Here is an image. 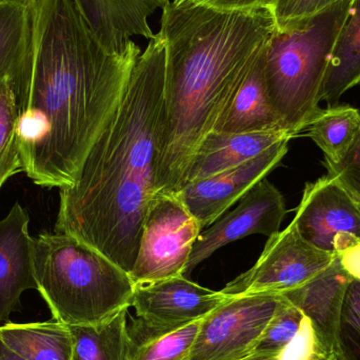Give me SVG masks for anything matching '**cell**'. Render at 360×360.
Wrapping results in <instances>:
<instances>
[{
  "mask_svg": "<svg viewBox=\"0 0 360 360\" xmlns=\"http://www.w3.org/2000/svg\"><path fill=\"white\" fill-rule=\"evenodd\" d=\"M285 300L276 293L231 297L202 319L184 360H240L253 354Z\"/></svg>",
  "mask_w": 360,
  "mask_h": 360,
  "instance_id": "cell-8",
  "label": "cell"
},
{
  "mask_svg": "<svg viewBox=\"0 0 360 360\" xmlns=\"http://www.w3.org/2000/svg\"><path fill=\"white\" fill-rule=\"evenodd\" d=\"M292 139L291 135L283 131L238 134L212 131L203 139L191 162L186 184L236 168L264 153L273 146Z\"/></svg>",
  "mask_w": 360,
  "mask_h": 360,
  "instance_id": "cell-16",
  "label": "cell"
},
{
  "mask_svg": "<svg viewBox=\"0 0 360 360\" xmlns=\"http://www.w3.org/2000/svg\"><path fill=\"white\" fill-rule=\"evenodd\" d=\"M139 46L110 51L76 0H35L34 46L14 91L21 172L44 188H69L120 105Z\"/></svg>",
  "mask_w": 360,
  "mask_h": 360,
  "instance_id": "cell-1",
  "label": "cell"
},
{
  "mask_svg": "<svg viewBox=\"0 0 360 360\" xmlns=\"http://www.w3.org/2000/svg\"><path fill=\"white\" fill-rule=\"evenodd\" d=\"M352 0L276 25L264 53V80L281 129L292 137L321 112L328 67Z\"/></svg>",
  "mask_w": 360,
  "mask_h": 360,
  "instance_id": "cell-5",
  "label": "cell"
},
{
  "mask_svg": "<svg viewBox=\"0 0 360 360\" xmlns=\"http://www.w3.org/2000/svg\"><path fill=\"white\" fill-rule=\"evenodd\" d=\"M328 174L336 180L360 207V129L354 143L338 162H323Z\"/></svg>",
  "mask_w": 360,
  "mask_h": 360,
  "instance_id": "cell-27",
  "label": "cell"
},
{
  "mask_svg": "<svg viewBox=\"0 0 360 360\" xmlns=\"http://www.w3.org/2000/svg\"><path fill=\"white\" fill-rule=\"evenodd\" d=\"M166 44L156 34L124 96L89 152L75 184L59 190L55 232L94 248L127 273L158 195L156 160L165 110Z\"/></svg>",
  "mask_w": 360,
  "mask_h": 360,
  "instance_id": "cell-2",
  "label": "cell"
},
{
  "mask_svg": "<svg viewBox=\"0 0 360 360\" xmlns=\"http://www.w3.org/2000/svg\"><path fill=\"white\" fill-rule=\"evenodd\" d=\"M276 27L269 6L221 11L191 0L162 8L165 110L156 160L158 194L186 181L199 146L213 131Z\"/></svg>",
  "mask_w": 360,
  "mask_h": 360,
  "instance_id": "cell-3",
  "label": "cell"
},
{
  "mask_svg": "<svg viewBox=\"0 0 360 360\" xmlns=\"http://www.w3.org/2000/svg\"><path fill=\"white\" fill-rule=\"evenodd\" d=\"M221 11H245L270 6L271 0H191Z\"/></svg>",
  "mask_w": 360,
  "mask_h": 360,
  "instance_id": "cell-30",
  "label": "cell"
},
{
  "mask_svg": "<svg viewBox=\"0 0 360 360\" xmlns=\"http://www.w3.org/2000/svg\"><path fill=\"white\" fill-rule=\"evenodd\" d=\"M351 281L336 254L329 268L319 276L302 287L281 294L310 319L319 346L327 357L338 355L340 317Z\"/></svg>",
  "mask_w": 360,
  "mask_h": 360,
  "instance_id": "cell-14",
  "label": "cell"
},
{
  "mask_svg": "<svg viewBox=\"0 0 360 360\" xmlns=\"http://www.w3.org/2000/svg\"><path fill=\"white\" fill-rule=\"evenodd\" d=\"M340 266L352 281H360V241L338 252Z\"/></svg>",
  "mask_w": 360,
  "mask_h": 360,
  "instance_id": "cell-31",
  "label": "cell"
},
{
  "mask_svg": "<svg viewBox=\"0 0 360 360\" xmlns=\"http://www.w3.org/2000/svg\"><path fill=\"white\" fill-rule=\"evenodd\" d=\"M129 309L97 325L68 326L73 342L72 360H129Z\"/></svg>",
  "mask_w": 360,
  "mask_h": 360,
  "instance_id": "cell-21",
  "label": "cell"
},
{
  "mask_svg": "<svg viewBox=\"0 0 360 360\" xmlns=\"http://www.w3.org/2000/svg\"><path fill=\"white\" fill-rule=\"evenodd\" d=\"M293 221L309 243L338 253L360 241V207L329 175L304 186Z\"/></svg>",
  "mask_w": 360,
  "mask_h": 360,
  "instance_id": "cell-9",
  "label": "cell"
},
{
  "mask_svg": "<svg viewBox=\"0 0 360 360\" xmlns=\"http://www.w3.org/2000/svg\"><path fill=\"white\" fill-rule=\"evenodd\" d=\"M0 340L25 360H72L69 327L57 321L0 326Z\"/></svg>",
  "mask_w": 360,
  "mask_h": 360,
  "instance_id": "cell-19",
  "label": "cell"
},
{
  "mask_svg": "<svg viewBox=\"0 0 360 360\" xmlns=\"http://www.w3.org/2000/svg\"><path fill=\"white\" fill-rule=\"evenodd\" d=\"M35 0H0V82L17 90L30 73Z\"/></svg>",
  "mask_w": 360,
  "mask_h": 360,
  "instance_id": "cell-17",
  "label": "cell"
},
{
  "mask_svg": "<svg viewBox=\"0 0 360 360\" xmlns=\"http://www.w3.org/2000/svg\"><path fill=\"white\" fill-rule=\"evenodd\" d=\"M36 290L54 321L97 325L132 307L129 273L94 248L65 233L33 237Z\"/></svg>",
  "mask_w": 360,
  "mask_h": 360,
  "instance_id": "cell-4",
  "label": "cell"
},
{
  "mask_svg": "<svg viewBox=\"0 0 360 360\" xmlns=\"http://www.w3.org/2000/svg\"><path fill=\"white\" fill-rule=\"evenodd\" d=\"M359 84L360 0H352L332 53L321 101L327 103L329 107L338 105L342 95Z\"/></svg>",
  "mask_w": 360,
  "mask_h": 360,
  "instance_id": "cell-20",
  "label": "cell"
},
{
  "mask_svg": "<svg viewBox=\"0 0 360 360\" xmlns=\"http://www.w3.org/2000/svg\"><path fill=\"white\" fill-rule=\"evenodd\" d=\"M302 319V311L285 298L264 330L255 352H281L297 333Z\"/></svg>",
  "mask_w": 360,
  "mask_h": 360,
  "instance_id": "cell-26",
  "label": "cell"
},
{
  "mask_svg": "<svg viewBox=\"0 0 360 360\" xmlns=\"http://www.w3.org/2000/svg\"><path fill=\"white\" fill-rule=\"evenodd\" d=\"M359 86H360V84H359Z\"/></svg>",
  "mask_w": 360,
  "mask_h": 360,
  "instance_id": "cell-35",
  "label": "cell"
},
{
  "mask_svg": "<svg viewBox=\"0 0 360 360\" xmlns=\"http://www.w3.org/2000/svg\"><path fill=\"white\" fill-rule=\"evenodd\" d=\"M285 198L268 179L252 186L232 211L226 212L197 238L184 275L190 274L201 262L220 248L252 234L270 237L281 230L285 219Z\"/></svg>",
  "mask_w": 360,
  "mask_h": 360,
  "instance_id": "cell-10",
  "label": "cell"
},
{
  "mask_svg": "<svg viewBox=\"0 0 360 360\" xmlns=\"http://www.w3.org/2000/svg\"><path fill=\"white\" fill-rule=\"evenodd\" d=\"M0 360H25L22 357L17 355L16 353L13 352L11 349H8L6 345L4 344L0 340Z\"/></svg>",
  "mask_w": 360,
  "mask_h": 360,
  "instance_id": "cell-33",
  "label": "cell"
},
{
  "mask_svg": "<svg viewBox=\"0 0 360 360\" xmlns=\"http://www.w3.org/2000/svg\"><path fill=\"white\" fill-rule=\"evenodd\" d=\"M171 0H76L97 37L112 52L124 53L133 37H155L149 18Z\"/></svg>",
  "mask_w": 360,
  "mask_h": 360,
  "instance_id": "cell-15",
  "label": "cell"
},
{
  "mask_svg": "<svg viewBox=\"0 0 360 360\" xmlns=\"http://www.w3.org/2000/svg\"><path fill=\"white\" fill-rule=\"evenodd\" d=\"M360 129V110L350 105H330L321 109L307 135L325 155L323 162H338L350 149Z\"/></svg>",
  "mask_w": 360,
  "mask_h": 360,
  "instance_id": "cell-22",
  "label": "cell"
},
{
  "mask_svg": "<svg viewBox=\"0 0 360 360\" xmlns=\"http://www.w3.org/2000/svg\"><path fill=\"white\" fill-rule=\"evenodd\" d=\"M279 353L255 352L240 360H281Z\"/></svg>",
  "mask_w": 360,
  "mask_h": 360,
  "instance_id": "cell-32",
  "label": "cell"
},
{
  "mask_svg": "<svg viewBox=\"0 0 360 360\" xmlns=\"http://www.w3.org/2000/svg\"><path fill=\"white\" fill-rule=\"evenodd\" d=\"M321 360H323V359H321Z\"/></svg>",
  "mask_w": 360,
  "mask_h": 360,
  "instance_id": "cell-36",
  "label": "cell"
},
{
  "mask_svg": "<svg viewBox=\"0 0 360 360\" xmlns=\"http://www.w3.org/2000/svg\"><path fill=\"white\" fill-rule=\"evenodd\" d=\"M202 232L179 193L158 194L143 220L139 253L129 273L134 285L184 276Z\"/></svg>",
  "mask_w": 360,
  "mask_h": 360,
  "instance_id": "cell-6",
  "label": "cell"
},
{
  "mask_svg": "<svg viewBox=\"0 0 360 360\" xmlns=\"http://www.w3.org/2000/svg\"><path fill=\"white\" fill-rule=\"evenodd\" d=\"M336 258L307 241L295 222L269 237L259 259L228 283L222 293L230 297L276 293L297 289L319 276Z\"/></svg>",
  "mask_w": 360,
  "mask_h": 360,
  "instance_id": "cell-7",
  "label": "cell"
},
{
  "mask_svg": "<svg viewBox=\"0 0 360 360\" xmlns=\"http://www.w3.org/2000/svg\"><path fill=\"white\" fill-rule=\"evenodd\" d=\"M323 360H338V359H336V357H327V359H325Z\"/></svg>",
  "mask_w": 360,
  "mask_h": 360,
  "instance_id": "cell-34",
  "label": "cell"
},
{
  "mask_svg": "<svg viewBox=\"0 0 360 360\" xmlns=\"http://www.w3.org/2000/svg\"><path fill=\"white\" fill-rule=\"evenodd\" d=\"M264 53L266 49L241 84L232 103L214 127V132L238 134L283 131L272 109L266 91Z\"/></svg>",
  "mask_w": 360,
  "mask_h": 360,
  "instance_id": "cell-18",
  "label": "cell"
},
{
  "mask_svg": "<svg viewBox=\"0 0 360 360\" xmlns=\"http://www.w3.org/2000/svg\"><path fill=\"white\" fill-rule=\"evenodd\" d=\"M344 0H271L269 8L272 11L276 25L316 14Z\"/></svg>",
  "mask_w": 360,
  "mask_h": 360,
  "instance_id": "cell-29",
  "label": "cell"
},
{
  "mask_svg": "<svg viewBox=\"0 0 360 360\" xmlns=\"http://www.w3.org/2000/svg\"><path fill=\"white\" fill-rule=\"evenodd\" d=\"M18 105L12 84L0 82V188L11 177L21 172L16 136Z\"/></svg>",
  "mask_w": 360,
  "mask_h": 360,
  "instance_id": "cell-24",
  "label": "cell"
},
{
  "mask_svg": "<svg viewBox=\"0 0 360 360\" xmlns=\"http://www.w3.org/2000/svg\"><path fill=\"white\" fill-rule=\"evenodd\" d=\"M129 360H184L188 356L202 319L168 332H156L130 315Z\"/></svg>",
  "mask_w": 360,
  "mask_h": 360,
  "instance_id": "cell-23",
  "label": "cell"
},
{
  "mask_svg": "<svg viewBox=\"0 0 360 360\" xmlns=\"http://www.w3.org/2000/svg\"><path fill=\"white\" fill-rule=\"evenodd\" d=\"M230 298L177 276L135 285L132 307L146 327L168 332L205 319Z\"/></svg>",
  "mask_w": 360,
  "mask_h": 360,
  "instance_id": "cell-11",
  "label": "cell"
},
{
  "mask_svg": "<svg viewBox=\"0 0 360 360\" xmlns=\"http://www.w3.org/2000/svg\"><path fill=\"white\" fill-rule=\"evenodd\" d=\"M336 359L360 360V281H351L345 296Z\"/></svg>",
  "mask_w": 360,
  "mask_h": 360,
  "instance_id": "cell-25",
  "label": "cell"
},
{
  "mask_svg": "<svg viewBox=\"0 0 360 360\" xmlns=\"http://www.w3.org/2000/svg\"><path fill=\"white\" fill-rule=\"evenodd\" d=\"M290 139L236 168L196 181L186 182L179 195L188 211L207 228L229 211L252 186L264 179L287 155Z\"/></svg>",
  "mask_w": 360,
  "mask_h": 360,
  "instance_id": "cell-12",
  "label": "cell"
},
{
  "mask_svg": "<svg viewBox=\"0 0 360 360\" xmlns=\"http://www.w3.org/2000/svg\"><path fill=\"white\" fill-rule=\"evenodd\" d=\"M30 215L18 201L0 220V323L21 310V295L36 290Z\"/></svg>",
  "mask_w": 360,
  "mask_h": 360,
  "instance_id": "cell-13",
  "label": "cell"
},
{
  "mask_svg": "<svg viewBox=\"0 0 360 360\" xmlns=\"http://www.w3.org/2000/svg\"><path fill=\"white\" fill-rule=\"evenodd\" d=\"M281 360H321L327 359L317 340L310 319L304 315L293 340L279 353Z\"/></svg>",
  "mask_w": 360,
  "mask_h": 360,
  "instance_id": "cell-28",
  "label": "cell"
}]
</instances>
